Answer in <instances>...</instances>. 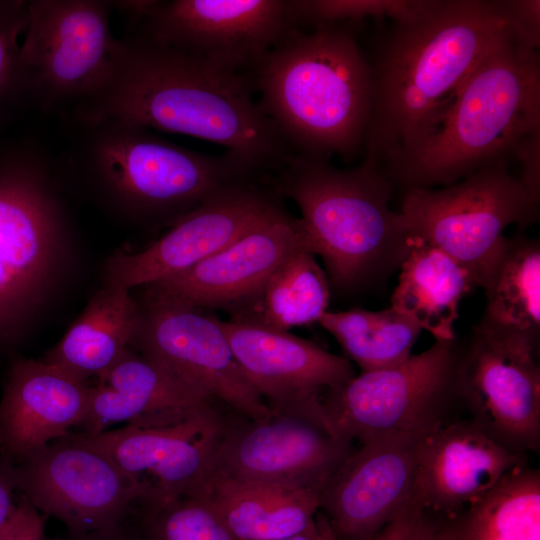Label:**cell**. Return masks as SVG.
Masks as SVG:
<instances>
[{"label": "cell", "mask_w": 540, "mask_h": 540, "mask_svg": "<svg viewBox=\"0 0 540 540\" xmlns=\"http://www.w3.org/2000/svg\"><path fill=\"white\" fill-rule=\"evenodd\" d=\"M527 461L526 455L505 448L470 419H455L423 436L412 495L437 519H449Z\"/></svg>", "instance_id": "obj_21"}, {"label": "cell", "mask_w": 540, "mask_h": 540, "mask_svg": "<svg viewBox=\"0 0 540 540\" xmlns=\"http://www.w3.org/2000/svg\"><path fill=\"white\" fill-rule=\"evenodd\" d=\"M440 0H289L295 27L353 24L371 17L408 24L433 11Z\"/></svg>", "instance_id": "obj_32"}, {"label": "cell", "mask_w": 540, "mask_h": 540, "mask_svg": "<svg viewBox=\"0 0 540 540\" xmlns=\"http://www.w3.org/2000/svg\"><path fill=\"white\" fill-rule=\"evenodd\" d=\"M132 346L184 385L242 416H273L235 359L220 320L198 308L146 301Z\"/></svg>", "instance_id": "obj_15"}, {"label": "cell", "mask_w": 540, "mask_h": 540, "mask_svg": "<svg viewBox=\"0 0 540 540\" xmlns=\"http://www.w3.org/2000/svg\"><path fill=\"white\" fill-rule=\"evenodd\" d=\"M439 523L412 495L371 540H432Z\"/></svg>", "instance_id": "obj_34"}, {"label": "cell", "mask_w": 540, "mask_h": 540, "mask_svg": "<svg viewBox=\"0 0 540 540\" xmlns=\"http://www.w3.org/2000/svg\"><path fill=\"white\" fill-rule=\"evenodd\" d=\"M115 11L153 42L249 77L295 28L289 0H121Z\"/></svg>", "instance_id": "obj_11"}, {"label": "cell", "mask_w": 540, "mask_h": 540, "mask_svg": "<svg viewBox=\"0 0 540 540\" xmlns=\"http://www.w3.org/2000/svg\"><path fill=\"white\" fill-rule=\"evenodd\" d=\"M220 323L244 375L274 415L329 428L323 400L355 376L350 360L288 331L250 322Z\"/></svg>", "instance_id": "obj_17"}, {"label": "cell", "mask_w": 540, "mask_h": 540, "mask_svg": "<svg viewBox=\"0 0 540 540\" xmlns=\"http://www.w3.org/2000/svg\"><path fill=\"white\" fill-rule=\"evenodd\" d=\"M391 307L435 340L455 338L461 299L474 286L468 271L439 248L414 237L402 262Z\"/></svg>", "instance_id": "obj_26"}, {"label": "cell", "mask_w": 540, "mask_h": 540, "mask_svg": "<svg viewBox=\"0 0 540 540\" xmlns=\"http://www.w3.org/2000/svg\"><path fill=\"white\" fill-rule=\"evenodd\" d=\"M509 30L518 42L538 50L540 45V1L502 0Z\"/></svg>", "instance_id": "obj_35"}, {"label": "cell", "mask_w": 540, "mask_h": 540, "mask_svg": "<svg viewBox=\"0 0 540 540\" xmlns=\"http://www.w3.org/2000/svg\"><path fill=\"white\" fill-rule=\"evenodd\" d=\"M248 76L213 68L129 28L103 86L72 108L76 121L118 119L216 143L253 170L293 153L252 96Z\"/></svg>", "instance_id": "obj_1"}, {"label": "cell", "mask_w": 540, "mask_h": 540, "mask_svg": "<svg viewBox=\"0 0 540 540\" xmlns=\"http://www.w3.org/2000/svg\"><path fill=\"white\" fill-rule=\"evenodd\" d=\"M354 450V442L324 425L274 414L252 420L235 413L215 451L210 478L320 488Z\"/></svg>", "instance_id": "obj_16"}, {"label": "cell", "mask_w": 540, "mask_h": 540, "mask_svg": "<svg viewBox=\"0 0 540 540\" xmlns=\"http://www.w3.org/2000/svg\"><path fill=\"white\" fill-rule=\"evenodd\" d=\"M302 249L309 250L299 219L275 203L228 247L181 273L146 285V301L231 310Z\"/></svg>", "instance_id": "obj_18"}, {"label": "cell", "mask_w": 540, "mask_h": 540, "mask_svg": "<svg viewBox=\"0 0 540 540\" xmlns=\"http://www.w3.org/2000/svg\"><path fill=\"white\" fill-rule=\"evenodd\" d=\"M246 180L212 194L175 221L173 228L146 250L114 254L105 267L107 284L129 290L146 286L181 273L228 247L275 204Z\"/></svg>", "instance_id": "obj_20"}, {"label": "cell", "mask_w": 540, "mask_h": 540, "mask_svg": "<svg viewBox=\"0 0 540 540\" xmlns=\"http://www.w3.org/2000/svg\"><path fill=\"white\" fill-rule=\"evenodd\" d=\"M461 341L436 339L394 367L362 372L330 390L323 412L339 438L360 444L391 435H425L457 419Z\"/></svg>", "instance_id": "obj_8"}, {"label": "cell", "mask_w": 540, "mask_h": 540, "mask_svg": "<svg viewBox=\"0 0 540 540\" xmlns=\"http://www.w3.org/2000/svg\"><path fill=\"white\" fill-rule=\"evenodd\" d=\"M131 519L143 540H238L201 496L137 505Z\"/></svg>", "instance_id": "obj_31"}, {"label": "cell", "mask_w": 540, "mask_h": 540, "mask_svg": "<svg viewBox=\"0 0 540 540\" xmlns=\"http://www.w3.org/2000/svg\"><path fill=\"white\" fill-rule=\"evenodd\" d=\"M0 540H47L43 517L25 496L19 494L15 512Z\"/></svg>", "instance_id": "obj_36"}, {"label": "cell", "mask_w": 540, "mask_h": 540, "mask_svg": "<svg viewBox=\"0 0 540 540\" xmlns=\"http://www.w3.org/2000/svg\"><path fill=\"white\" fill-rule=\"evenodd\" d=\"M362 372L394 367L406 361L421 328L392 307L381 311L353 308L326 312L319 320Z\"/></svg>", "instance_id": "obj_30"}, {"label": "cell", "mask_w": 540, "mask_h": 540, "mask_svg": "<svg viewBox=\"0 0 540 540\" xmlns=\"http://www.w3.org/2000/svg\"><path fill=\"white\" fill-rule=\"evenodd\" d=\"M50 152L36 140L0 147V338L37 301L64 228Z\"/></svg>", "instance_id": "obj_7"}, {"label": "cell", "mask_w": 540, "mask_h": 540, "mask_svg": "<svg viewBox=\"0 0 540 540\" xmlns=\"http://www.w3.org/2000/svg\"><path fill=\"white\" fill-rule=\"evenodd\" d=\"M77 123L80 133L64 157L106 199L134 215H175L177 221L255 172L230 152L216 156L190 150L133 122Z\"/></svg>", "instance_id": "obj_6"}, {"label": "cell", "mask_w": 540, "mask_h": 540, "mask_svg": "<svg viewBox=\"0 0 540 540\" xmlns=\"http://www.w3.org/2000/svg\"><path fill=\"white\" fill-rule=\"evenodd\" d=\"M90 388L41 359H15L0 400V452L15 463L70 434L86 414Z\"/></svg>", "instance_id": "obj_22"}, {"label": "cell", "mask_w": 540, "mask_h": 540, "mask_svg": "<svg viewBox=\"0 0 540 540\" xmlns=\"http://www.w3.org/2000/svg\"><path fill=\"white\" fill-rule=\"evenodd\" d=\"M509 32L502 0H440L426 16L395 23L368 62L364 160L384 169L407 152Z\"/></svg>", "instance_id": "obj_2"}, {"label": "cell", "mask_w": 540, "mask_h": 540, "mask_svg": "<svg viewBox=\"0 0 540 540\" xmlns=\"http://www.w3.org/2000/svg\"><path fill=\"white\" fill-rule=\"evenodd\" d=\"M14 472L17 492L71 533L119 527L138 504L110 456L78 432L28 453L14 463Z\"/></svg>", "instance_id": "obj_13"}, {"label": "cell", "mask_w": 540, "mask_h": 540, "mask_svg": "<svg viewBox=\"0 0 540 540\" xmlns=\"http://www.w3.org/2000/svg\"><path fill=\"white\" fill-rule=\"evenodd\" d=\"M279 170L277 189L298 206L308 249L322 257L334 287L350 290L400 268L414 237L389 207L394 183L381 167L364 160L339 169L293 154Z\"/></svg>", "instance_id": "obj_5"}, {"label": "cell", "mask_w": 540, "mask_h": 540, "mask_svg": "<svg viewBox=\"0 0 540 540\" xmlns=\"http://www.w3.org/2000/svg\"><path fill=\"white\" fill-rule=\"evenodd\" d=\"M540 131V55L509 32L476 66L427 132L383 171L403 188L455 184L507 163Z\"/></svg>", "instance_id": "obj_4"}, {"label": "cell", "mask_w": 540, "mask_h": 540, "mask_svg": "<svg viewBox=\"0 0 540 540\" xmlns=\"http://www.w3.org/2000/svg\"><path fill=\"white\" fill-rule=\"evenodd\" d=\"M54 540H143L137 531L131 517L123 525L114 529L92 532V533H71L60 535Z\"/></svg>", "instance_id": "obj_39"}, {"label": "cell", "mask_w": 540, "mask_h": 540, "mask_svg": "<svg viewBox=\"0 0 540 540\" xmlns=\"http://www.w3.org/2000/svg\"><path fill=\"white\" fill-rule=\"evenodd\" d=\"M448 540H540V472L528 461L506 472L460 514L440 520Z\"/></svg>", "instance_id": "obj_27"}, {"label": "cell", "mask_w": 540, "mask_h": 540, "mask_svg": "<svg viewBox=\"0 0 540 540\" xmlns=\"http://www.w3.org/2000/svg\"><path fill=\"white\" fill-rule=\"evenodd\" d=\"M539 152L540 131H537L522 142L514 155L522 165L521 181L535 196L538 197H540Z\"/></svg>", "instance_id": "obj_37"}, {"label": "cell", "mask_w": 540, "mask_h": 540, "mask_svg": "<svg viewBox=\"0 0 540 540\" xmlns=\"http://www.w3.org/2000/svg\"><path fill=\"white\" fill-rule=\"evenodd\" d=\"M114 11L107 0H29L19 56L26 100L52 112L74 108L103 86L119 44Z\"/></svg>", "instance_id": "obj_10"}, {"label": "cell", "mask_w": 540, "mask_h": 540, "mask_svg": "<svg viewBox=\"0 0 540 540\" xmlns=\"http://www.w3.org/2000/svg\"><path fill=\"white\" fill-rule=\"evenodd\" d=\"M507 163L485 166L441 189L405 190L401 213L413 237L434 245L483 287L510 224L537 221L539 199L512 175Z\"/></svg>", "instance_id": "obj_9"}, {"label": "cell", "mask_w": 540, "mask_h": 540, "mask_svg": "<svg viewBox=\"0 0 540 540\" xmlns=\"http://www.w3.org/2000/svg\"><path fill=\"white\" fill-rule=\"evenodd\" d=\"M139 318L129 289L107 284L41 360L84 382L98 379L131 348Z\"/></svg>", "instance_id": "obj_25"}, {"label": "cell", "mask_w": 540, "mask_h": 540, "mask_svg": "<svg viewBox=\"0 0 540 540\" xmlns=\"http://www.w3.org/2000/svg\"><path fill=\"white\" fill-rule=\"evenodd\" d=\"M14 463L0 452V534L17 506Z\"/></svg>", "instance_id": "obj_38"}, {"label": "cell", "mask_w": 540, "mask_h": 540, "mask_svg": "<svg viewBox=\"0 0 540 540\" xmlns=\"http://www.w3.org/2000/svg\"><path fill=\"white\" fill-rule=\"evenodd\" d=\"M425 435L361 443L321 485L319 511L338 540H371L408 502Z\"/></svg>", "instance_id": "obj_19"}, {"label": "cell", "mask_w": 540, "mask_h": 540, "mask_svg": "<svg viewBox=\"0 0 540 540\" xmlns=\"http://www.w3.org/2000/svg\"><path fill=\"white\" fill-rule=\"evenodd\" d=\"M432 540H448L446 537L443 536L441 530H440V523H439V527H438V530L434 536V538Z\"/></svg>", "instance_id": "obj_42"}, {"label": "cell", "mask_w": 540, "mask_h": 540, "mask_svg": "<svg viewBox=\"0 0 540 540\" xmlns=\"http://www.w3.org/2000/svg\"><path fill=\"white\" fill-rule=\"evenodd\" d=\"M235 413L217 404L168 425H125L96 435L80 434L119 467L134 487L137 505L154 506L201 494Z\"/></svg>", "instance_id": "obj_14"}, {"label": "cell", "mask_w": 540, "mask_h": 540, "mask_svg": "<svg viewBox=\"0 0 540 540\" xmlns=\"http://www.w3.org/2000/svg\"><path fill=\"white\" fill-rule=\"evenodd\" d=\"M487 330L527 338L540 336V243L521 234L505 238L483 286Z\"/></svg>", "instance_id": "obj_28"}, {"label": "cell", "mask_w": 540, "mask_h": 540, "mask_svg": "<svg viewBox=\"0 0 540 540\" xmlns=\"http://www.w3.org/2000/svg\"><path fill=\"white\" fill-rule=\"evenodd\" d=\"M28 7L26 0H0V125L15 105L26 100L19 56Z\"/></svg>", "instance_id": "obj_33"}, {"label": "cell", "mask_w": 540, "mask_h": 540, "mask_svg": "<svg viewBox=\"0 0 540 540\" xmlns=\"http://www.w3.org/2000/svg\"><path fill=\"white\" fill-rule=\"evenodd\" d=\"M351 24L292 28L249 74L293 154L349 161L364 147L371 74Z\"/></svg>", "instance_id": "obj_3"}, {"label": "cell", "mask_w": 540, "mask_h": 540, "mask_svg": "<svg viewBox=\"0 0 540 540\" xmlns=\"http://www.w3.org/2000/svg\"><path fill=\"white\" fill-rule=\"evenodd\" d=\"M316 524L315 519L314 522L303 532L280 540H315L316 538Z\"/></svg>", "instance_id": "obj_41"}, {"label": "cell", "mask_w": 540, "mask_h": 540, "mask_svg": "<svg viewBox=\"0 0 540 540\" xmlns=\"http://www.w3.org/2000/svg\"><path fill=\"white\" fill-rule=\"evenodd\" d=\"M97 380L90 388L86 414L73 432L96 435L121 422L168 425L222 404L184 385L132 348Z\"/></svg>", "instance_id": "obj_23"}, {"label": "cell", "mask_w": 540, "mask_h": 540, "mask_svg": "<svg viewBox=\"0 0 540 540\" xmlns=\"http://www.w3.org/2000/svg\"><path fill=\"white\" fill-rule=\"evenodd\" d=\"M330 284L314 254L302 249L280 265L247 300L230 311L232 321L288 331L319 322L327 312Z\"/></svg>", "instance_id": "obj_29"}, {"label": "cell", "mask_w": 540, "mask_h": 540, "mask_svg": "<svg viewBox=\"0 0 540 540\" xmlns=\"http://www.w3.org/2000/svg\"><path fill=\"white\" fill-rule=\"evenodd\" d=\"M539 343L478 324L461 341L459 406L487 435L521 455L540 447Z\"/></svg>", "instance_id": "obj_12"}, {"label": "cell", "mask_w": 540, "mask_h": 540, "mask_svg": "<svg viewBox=\"0 0 540 540\" xmlns=\"http://www.w3.org/2000/svg\"><path fill=\"white\" fill-rule=\"evenodd\" d=\"M319 490L211 477L199 496L238 540H280L314 522Z\"/></svg>", "instance_id": "obj_24"}, {"label": "cell", "mask_w": 540, "mask_h": 540, "mask_svg": "<svg viewBox=\"0 0 540 540\" xmlns=\"http://www.w3.org/2000/svg\"><path fill=\"white\" fill-rule=\"evenodd\" d=\"M316 538L315 540H338L325 515L318 511L315 515Z\"/></svg>", "instance_id": "obj_40"}]
</instances>
